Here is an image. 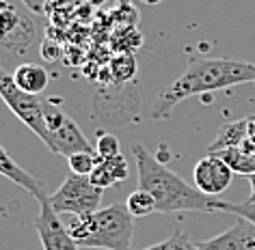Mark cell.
Listing matches in <instances>:
<instances>
[{
	"label": "cell",
	"mask_w": 255,
	"mask_h": 250,
	"mask_svg": "<svg viewBox=\"0 0 255 250\" xmlns=\"http://www.w3.org/2000/svg\"><path fill=\"white\" fill-rule=\"evenodd\" d=\"M113 74L117 80H128L134 76V69H136V63L132 56H121V59H115L113 61Z\"/></svg>",
	"instance_id": "21"
},
{
	"label": "cell",
	"mask_w": 255,
	"mask_h": 250,
	"mask_svg": "<svg viewBox=\"0 0 255 250\" xmlns=\"http://www.w3.org/2000/svg\"><path fill=\"white\" fill-rule=\"evenodd\" d=\"M98 162H100V156L95 151H78L67 158L69 170H72L74 175H85V177L91 175Z\"/></svg>",
	"instance_id": "17"
},
{
	"label": "cell",
	"mask_w": 255,
	"mask_h": 250,
	"mask_svg": "<svg viewBox=\"0 0 255 250\" xmlns=\"http://www.w3.org/2000/svg\"><path fill=\"white\" fill-rule=\"evenodd\" d=\"M13 80L22 91H26L30 95H41L48 88V82H50L46 67L37 65V63H24V65H20L13 72Z\"/></svg>",
	"instance_id": "14"
},
{
	"label": "cell",
	"mask_w": 255,
	"mask_h": 250,
	"mask_svg": "<svg viewBox=\"0 0 255 250\" xmlns=\"http://www.w3.org/2000/svg\"><path fill=\"white\" fill-rule=\"evenodd\" d=\"M195 248H197V244L190 240L186 231L177 227L173 233H171V237H167L164 242L154 244V246H149L145 250H195Z\"/></svg>",
	"instance_id": "18"
},
{
	"label": "cell",
	"mask_w": 255,
	"mask_h": 250,
	"mask_svg": "<svg viewBox=\"0 0 255 250\" xmlns=\"http://www.w3.org/2000/svg\"><path fill=\"white\" fill-rule=\"evenodd\" d=\"M4 2H7V0H0V4H4Z\"/></svg>",
	"instance_id": "25"
},
{
	"label": "cell",
	"mask_w": 255,
	"mask_h": 250,
	"mask_svg": "<svg viewBox=\"0 0 255 250\" xmlns=\"http://www.w3.org/2000/svg\"><path fill=\"white\" fill-rule=\"evenodd\" d=\"M50 203L56 209V214H91L98 211L102 205V188L93 185V181L85 175H69L61 188L50 194Z\"/></svg>",
	"instance_id": "6"
},
{
	"label": "cell",
	"mask_w": 255,
	"mask_h": 250,
	"mask_svg": "<svg viewBox=\"0 0 255 250\" xmlns=\"http://www.w3.org/2000/svg\"><path fill=\"white\" fill-rule=\"evenodd\" d=\"M214 211H227V214H236L238 218H247L249 222L255 224V207L251 203H229V201H214Z\"/></svg>",
	"instance_id": "19"
},
{
	"label": "cell",
	"mask_w": 255,
	"mask_h": 250,
	"mask_svg": "<svg viewBox=\"0 0 255 250\" xmlns=\"http://www.w3.org/2000/svg\"><path fill=\"white\" fill-rule=\"evenodd\" d=\"M33 24L11 4H0V43L11 50H26L33 39Z\"/></svg>",
	"instance_id": "9"
},
{
	"label": "cell",
	"mask_w": 255,
	"mask_h": 250,
	"mask_svg": "<svg viewBox=\"0 0 255 250\" xmlns=\"http://www.w3.org/2000/svg\"><path fill=\"white\" fill-rule=\"evenodd\" d=\"M126 205H128V211L134 218H145L149 214H156V198L143 188H136L132 192V194L128 196Z\"/></svg>",
	"instance_id": "16"
},
{
	"label": "cell",
	"mask_w": 255,
	"mask_h": 250,
	"mask_svg": "<svg viewBox=\"0 0 255 250\" xmlns=\"http://www.w3.org/2000/svg\"><path fill=\"white\" fill-rule=\"evenodd\" d=\"M61 101L43 99V117L48 125V149L56 156H74L78 151H95L93 143H89L82 134L80 125L69 117V114L59 108Z\"/></svg>",
	"instance_id": "4"
},
{
	"label": "cell",
	"mask_w": 255,
	"mask_h": 250,
	"mask_svg": "<svg viewBox=\"0 0 255 250\" xmlns=\"http://www.w3.org/2000/svg\"><path fill=\"white\" fill-rule=\"evenodd\" d=\"M247 179H249V183H251V196H249L247 203H251L253 207H255V172H253L251 177H247Z\"/></svg>",
	"instance_id": "23"
},
{
	"label": "cell",
	"mask_w": 255,
	"mask_h": 250,
	"mask_svg": "<svg viewBox=\"0 0 255 250\" xmlns=\"http://www.w3.org/2000/svg\"><path fill=\"white\" fill-rule=\"evenodd\" d=\"M249 138V119H238L232 123H225L216 134V138L208 145V153H216L229 147H240L242 143H247Z\"/></svg>",
	"instance_id": "15"
},
{
	"label": "cell",
	"mask_w": 255,
	"mask_h": 250,
	"mask_svg": "<svg viewBox=\"0 0 255 250\" xmlns=\"http://www.w3.org/2000/svg\"><path fill=\"white\" fill-rule=\"evenodd\" d=\"M195 250H255V224L240 218L234 227L206 242H197Z\"/></svg>",
	"instance_id": "10"
},
{
	"label": "cell",
	"mask_w": 255,
	"mask_h": 250,
	"mask_svg": "<svg viewBox=\"0 0 255 250\" xmlns=\"http://www.w3.org/2000/svg\"><path fill=\"white\" fill-rule=\"evenodd\" d=\"M249 119V143L255 147V117H247Z\"/></svg>",
	"instance_id": "22"
},
{
	"label": "cell",
	"mask_w": 255,
	"mask_h": 250,
	"mask_svg": "<svg viewBox=\"0 0 255 250\" xmlns=\"http://www.w3.org/2000/svg\"><path fill=\"white\" fill-rule=\"evenodd\" d=\"M0 99L7 104V108L24 125H28L41 138L43 145H48V125H46V117H43V97L41 95H30L26 91H22L15 84L13 74H7L2 67H0Z\"/></svg>",
	"instance_id": "5"
},
{
	"label": "cell",
	"mask_w": 255,
	"mask_h": 250,
	"mask_svg": "<svg viewBox=\"0 0 255 250\" xmlns=\"http://www.w3.org/2000/svg\"><path fill=\"white\" fill-rule=\"evenodd\" d=\"M236 172L216 156V153H206L193 168V179H195V188L201 190L208 196L219 198L234 181Z\"/></svg>",
	"instance_id": "8"
},
{
	"label": "cell",
	"mask_w": 255,
	"mask_h": 250,
	"mask_svg": "<svg viewBox=\"0 0 255 250\" xmlns=\"http://www.w3.org/2000/svg\"><path fill=\"white\" fill-rule=\"evenodd\" d=\"M35 198L39 201V216L35 218V229L43 250H80L76 240L69 235L67 224L59 220V214L50 203V194L43 190Z\"/></svg>",
	"instance_id": "7"
},
{
	"label": "cell",
	"mask_w": 255,
	"mask_h": 250,
	"mask_svg": "<svg viewBox=\"0 0 255 250\" xmlns=\"http://www.w3.org/2000/svg\"><path fill=\"white\" fill-rule=\"evenodd\" d=\"M216 156H219L236 175L251 177L255 172V147L249 143V138H247V143H242L240 147H229V149L216 151Z\"/></svg>",
	"instance_id": "13"
},
{
	"label": "cell",
	"mask_w": 255,
	"mask_h": 250,
	"mask_svg": "<svg viewBox=\"0 0 255 250\" xmlns=\"http://www.w3.org/2000/svg\"><path fill=\"white\" fill-rule=\"evenodd\" d=\"M89 179L93 181V185L106 190V188H111V185L128 179V162L124 160L121 153L115 158H106V160L100 158V162L95 164V168L91 175H89Z\"/></svg>",
	"instance_id": "11"
},
{
	"label": "cell",
	"mask_w": 255,
	"mask_h": 250,
	"mask_svg": "<svg viewBox=\"0 0 255 250\" xmlns=\"http://www.w3.org/2000/svg\"><path fill=\"white\" fill-rule=\"evenodd\" d=\"M141 2H145V4H151V7H154V4H160L162 0H141Z\"/></svg>",
	"instance_id": "24"
},
{
	"label": "cell",
	"mask_w": 255,
	"mask_h": 250,
	"mask_svg": "<svg viewBox=\"0 0 255 250\" xmlns=\"http://www.w3.org/2000/svg\"><path fill=\"white\" fill-rule=\"evenodd\" d=\"M95 153H98L100 158H115L119 156V140L117 136H113V134H100L98 136V143H95Z\"/></svg>",
	"instance_id": "20"
},
{
	"label": "cell",
	"mask_w": 255,
	"mask_h": 250,
	"mask_svg": "<svg viewBox=\"0 0 255 250\" xmlns=\"http://www.w3.org/2000/svg\"><path fill=\"white\" fill-rule=\"evenodd\" d=\"M0 177H7L9 181L17 183L24 190H28L33 196H37V194H41L43 192V183L39 181V179H35L30 172L24 170L22 166L9 156L7 149H4L2 145H0Z\"/></svg>",
	"instance_id": "12"
},
{
	"label": "cell",
	"mask_w": 255,
	"mask_h": 250,
	"mask_svg": "<svg viewBox=\"0 0 255 250\" xmlns=\"http://www.w3.org/2000/svg\"><path fill=\"white\" fill-rule=\"evenodd\" d=\"M132 153L138 168V188L147 190L156 198V214L175 211H214L216 196H208L193 188L156 160L141 143L132 145Z\"/></svg>",
	"instance_id": "2"
},
{
	"label": "cell",
	"mask_w": 255,
	"mask_h": 250,
	"mask_svg": "<svg viewBox=\"0 0 255 250\" xmlns=\"http://www.w3.org/2000/svg\"><path fill=\"white\" fill-rule=\"evenodd\" d=\"M249 82L255 84V63L234 61L225 59V56H219V59L190 56L184 74H180V78L158 93L154 108H151V117L169 119L173 108L184 99L223 91V88H232L238 84H249Z\"/></svg>",
	"instance_id": "1"
},
{
	"label": "cell",
	"mask_w": 255,
	"mask_h": 250,
	"mask_svg": "<svg viewBox=\"0 0 255 250\" xmlns=\"http://www.w3.org/2000/svg\"><path fill=\"white\" fill-rule=\"evenodd\" d=\"M69 235L78 246L104 250H132L134 240V216L126 203H113L91 214L74 216L67 222Z\"/></svg>",
	"instance_id": "3"
}]
</instances>
